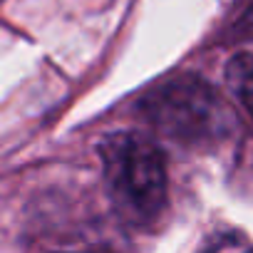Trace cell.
I'll use <instances>...</instances> for the list:
<instances>
[{
  "mask_svg": "<svg viewBox=\"0 0 253 253\" xmlns=\"http://www.w3.org/2000/svg\"><path fill=\"white\" fill-rule=\"evenodd\" d=\"M97 154L107 194L122 218L134 226L152 223L167 206V164L159 147L139 132H109Z\"/></svg>",
  "mask_w": 253,
  "mask_h": 253,
  "instance_id": "7a4b0ae2",
  "label": "cell"
},
{
  "mask_svg": "<svg viewBox=\"0 0 253 253\" xmlns=\"http://www.w3.org/2000/svg\"><path fill=\"white\" fill-rule=\"evenodd\" d=\"M226 82L238 104L253 117V55L238 52L226 65Z\"/></svg>",
  "mask_w": 253,
  "mask_h": 253,
  "instance_id": "3957f363",
  "label": "cell"
},
{
  "mask_svg": "<svg viewBox=\"0 0 253 253\" xmlns=\"http://www.w3.org/2000/svg\"><path fill=\"white\" fill-rule=\"evenodd\" d=\"M0 3H3V0H0Z\"/></svg>",
  "mask_w": 253,
  "mask_h": 253,
  "instance_id": "277c9868",
  "label": "cell"
},
{
  "mask_svg": "<svg viewBox=\"0 0 253 253\" xmlns=\"http://www.w3.org/2000/svg\"><path fill=\"white\" fill-rule=\"evenodd\" d=\"M139 112L157 134L191 149L218 147L238 129L233 107L196 75H176L157 84L142 97Z\"/></svg>",
  "mask_w": 253,
  "mask_h": 253,
  "instance_id": "6da1fadb",
  "label": "cell"
}]
</instances>
